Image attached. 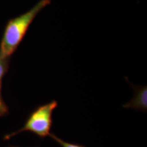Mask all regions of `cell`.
Returning <instances> with one entry per match:
<instances>
[{
    "mask_svg": "<svg viewBox=\"0 0 147 147\" xmlns=\"http://www.w3.org/2000/svg\"><path fill=\"white\" fill-rule=\"evenodd\" d=\"M12 147H14V146H12Z\"/></svg>",
    "mask_w": 147,
    "mask_h": 147,
    "instance_id": "cell-7",
    "label": "cell"
},
{
    "mask_svg": "<svg viewBox=\"0 0 147 147\" xmlns=\"http://www.w3.org/2000/svg\"><path fill=\"white\" fill-rule=\"evenodd\" d=\"M57 106L58 102L55 100L38 106L29 115L21 129L5 135L4 139H10L25 131L32 132L40 138L49 136L53 126V114Z\"/></svg>",
    "mask_w": 147,
    "mask_h": 147,
    "instance_id": "cell-2",
    "label": "cell"
},
{
    "mask_svg": "<svg viewBox=\"0 0 147 147\" xmlns=\"http://www.w3.org/2000/svg\"><path fill=\"white\" fill-rule=\"evenodd\" d=\"M134 95L130 102L124 104V108H131L136 110L145 112L147 110V89L145 87H133Z\"/></svg>",
    "mask_w": 147,
    "mask_h": 147,
    "instance_id": "cell-3",
    "label": "cell"
},
{
    "mask_svg": "<svg viewBox=\"0 0 147 147\" xmlns=\"http://www.w3.org/2000/svg\"><path fill=\"white\" fill-rule=\"evenodd\" d=\"M10 57H4L0 55V89L1 87L3 76L9 69Z\"/></svg>",
    "mask_w": 147,
    "mask_h": 147,
    "instance_id": "cell-4",
    "label": "cell"
},
{
    "mask_svg": "<svg viewBox=\"0 0 147 147\" xmlns=\"http://www.w3.org/2000/svg\"><path fill=\"white\" fill-rule=\"evenodd\" d=\"M51 3V0H40L27 12L8 21L0 43V55L10 57L15 52L35 18Z\"/></svg>",
    "mask_w": 147,
    "mask_h": 147,
    "instance_id": "cell-1",
    "label": "cell"
},
{
    "mask_svg": "<svg viewBox=\"0 0 147 147\" xmlns=\"http://www.w3.org/2000/svg\"><path fill=\"white\" fill-rule=\"evenodd\" d=\"M49 137H50L51 139H53L55 142L57 143L61 147H85L84 146H82V145L80 144L67 142V141L61 139V138L58 137L57 136H56L55 134L53 133H51L50 135H49Z\"/></svg>",
    "mask_w": 147,
    "mask_h": 147,
    "instance_id": "cell-5",
    "label": "cell"
},
{
    "mask_svg": "<svg viewBox=\"0 0 147 147\" xmlns=\"http://www.w3.org/2000/svg\"><path fill=\"white\" fill-rule=\"evenodd\" d=\"M8 113V107L7 106L6 104L2 97L1 95V89H0V117H3V116L6 115Z\"/></svg>",
    "mask_w": 147,
    "mask_h": 147,
    "instance_id": "cell-6",
    "label": "cell"
}]
</instances>
